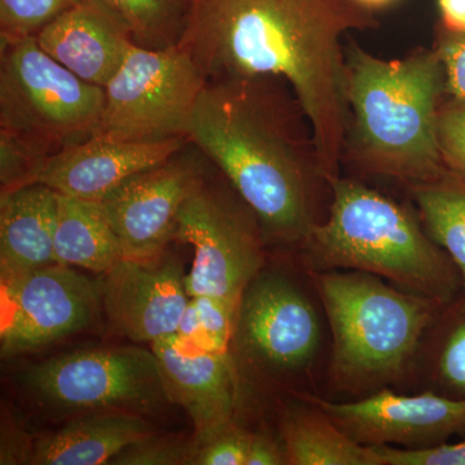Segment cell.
Segmentation results:
<instances>
[{
  "mask_svg": "<svg viewBox=\"0 0 465 465\" xmlns=\"http://www.w3.org/2000/svg\"><path fill=\"white\" fill-rule=\"evenodd\" d=\"M376 26L374 12L354 0H192L179 45L208 81H286L329 183L339 176L348 130L341 41Z\"/></svg>",
  "mask_w": 465,
  "mask_h": 465,
  "instance_id": "cell-1",
  "label": "cell"
},
{
  "mask_svg": "<svg viewBox=\"0 0 465 465\" xmlns=\"http://www.w3.org/2000/svg\"><path fill=\"white\" fill-rule=\"evenodd\" d=\"M274 79L208 81L188 143L224 173L264 237L292 243L304 241L317 223L313 189L322 176L313 143L300 136Z\"/></svg>",
  "mask_w": 465,
  "mask_h": 465,
  "instance_id": "cell-2",
  "label": "cell"
},
{
  "mask_svg": "<svg viewBox=\"0 0 465 465\" xmlns=\"http://www.w3.org/2000/svg\"><path fill=\"white\" fill-rule=\"evenodd\" d=\"M445 85L434 48L384 60L351 42L345 47V150L351 159L366 173L409 185L442 176L448 171L439 137Z\"/></svg>",
  "mask_w": 465,
  "mask_h": 465,
  "instance_id": "cell-3",
  "label": "cell"
},
{
  "mask_svg": "<svg viewBox=\"0 0 465 465\" xmlns=\"http://www.w3.org/2000/svg\"><path fill=\"white\" fill-rule=\"evenodd\" d=\"M329 183V216L302 242L313 272H365L445 304L457 298L463 290L457 265L419 215L356 180Z\"/></svg>",
  "mask_w": 465,
  "mask_h": 465,
  "instance_id": "cell-4",
  "label": "cell"
},
{
  "mask_svg": "<svg viewBox=\"0 0 465 465\" xmlns=\"http://www.w3.org/2000/svg\"><path fill=\"white\" fill-rule=\"evenodd\" d=\"M312 275L331 330L335 390L371 394L405 378L445 302L365 272Z\"/></svg>",
  "mask_w": 465,
  "mask_h": 465,
  "instance_id": "cell-5",
  "label": "cell"
},
{
  "mask_svg": "<svg viewBox=\"0 0 465 465\" xmlns=\"http://www.w3.org/2000/svg\"><path fill=\"white\" fill-rule=\"evenodd\" d=\"M0 42V131L42 158L92 139L105 88L61 65L35 36Z\"/></svg>",
  "mask_w": 465,
  "mask_h": 465,
  "instance_id": "cell-6",
  "label": "cell"
},
{
  "mask_svg": "<svg viewBox=\"0 0 465 465\" xmlns=\"http://www.w3.org/2000/svg\"><path fill=\"white\" fill-rule=\"evenodd\" d=\"M207 76L183 48L134 45L105 85V105L94 137L106 142L188 140Z\"/></svg>",
  "mask_w": 465,
  "mask_h": 465,
  "instance_id": "cell-7",
  "label": "cell"
},
{
  "mask_svg": "<svg viewBox=\"0 0 465 465\" xmlns=\"http://www.w3.org/2000/svg\"><path fill=\"white\" fill-rule=\"evenodd\" d=\"M45 405L65 412H149L167 400L154 351L143 348L75 351L43 361L24 375Z\"/></svg>",
  "mask_w": 465,
  "mask_h": 465,
  "instance_id": "cell-8",
  "label": "cell"
},
{
  "mask_svg": "<svg viewBox=\"0 0 465 465\" xmlns=\"http://www.w3.org/2000/svg\"><path fill=\"white\" fill-rule=\"evenodd\" d=\"M258 219L203 180L177 213L173 241L191 244L194 262L186 274V292L240 304L244 290L264 265Z\"/></svg>",
  "mask_w": 465,
  "mask_h": 465,
  "instance_id": "cell-9",
  "label": "cell"
},
{
  "mask_svg": "<svg viewBox=\"0 0 465 465\" xmlns=\"http://www.w3.org/2000/svg\"><path fill=\"white\" fill-rule=\"evenodd\" d=\"M322 324L311 299L290 278L260 272L242 295L232 348L272 379H293L317 360Z\"/></svg>",
  "mask_w": 465,
  "mask_h": 465,
  "instance_id": "cell-10",
  "label": "cell"
},
{
  "mask_svg": "<svg viewBox=\"0 0 465 465\" xmlns=\"http://www.w3.org/2000/svg\"><path fill=\"white\" fill-rule=\"evenodd\" d=\"M0 289L3 358L84 332L103 309V284L58 262L0 280Z\"/></svg>",
  "mask_w": 465,
  "mask_h": 465,
  "instance_id": "cell-11",
  "label": "cell"
},
{
  "mask_svg": "<svg viewBox=\"0 0 465 465\" xmlns=\"http://www.w3.org/2000/svg\"><path fill=\"white\" fill-rule=\"evenodd\" d=\"M299 397L321 407L351 440L363 446L430 449L465 433V401L430 390L397 394L382 388L349 402L307 393Z\"/></svg>",
  "mask_w": 465,
  "mask_h": 465,
  "instance_id": "cell-12",
  "label": "cell"
},
{
  "mask_svg": "<svg viewBox=\"0 0 465 465\" xmlns=\"http://www.w3.org/2000/svg\"><path fill=\"white\" fill-rule=\"evenodd\" d=\"M183 150L134 174L99 202L124 259L158 258L173 241L180 207L204 180L201 159Z\"/></svg>",
  "mask_w": 465,
  "mask_h": 465,
  "instance_id": "cell-13",
  "label": "cell"
},
{
  "mask_svg": "<svg viewBox=\"0 0 465 465\" xmlns=\"http://www.w3.org/2000/svg\"><path fill=\"white\" fill-rule=\"evenodd\" d=\"M179 260L124 259L105 274L103 311L110 329L134 342L174 335L191 296Z\"/></svg>",
  "mask_w": 465,
  "mask_h": 465,
  "instance_id": "cell-14",
  "label": "cell"
},
{
  "mask_svg": "<svg viewBox=\"0 0 465 465\" xmlns=\"http://www.w3.org/2000/svg\"><path fill=\"white\" fill-rule=\"evenodd\" d=\"M152 351L157 357L167 400L191 416L194 448L234 423L240 388L232 354L203 351L177 333L153 342Z\"/></svg>",
  "mask_w": 465,
  "mask_h": 465,
  "instance_id": "cell-15",
  "label": "cell"
},
{
  "mask_svg": "<svg viewBox=\"0 0 465 465\" xmlns=\"http://www.w3.org/2000/svg\"><path fill=\"white\" fill-rule=\"evenodd\" d=\"M186 143L183 139L124 143L92 137L45 159L30 183H43L67 197L100 202L134 174L182 152Z\"/></svg>",
  "mask_w": 465,
  "mask_h": 465,
  "instance_id": "cell-16",
  "label": "cell"
},
{
  "mask_svg": "<svg viewBox=\"0 0 465 465\" xmlns=\"http://www.w3.org/2000/svg\"><path fill=\"white\" fill-rule=\"evenodd\" d=\"M45 54L88 84L105 87L133 48L130 36L88 5H73L35 35Z\"/></svg>",
  "mask_w": 465,
  "mask_h": 465,
  "instance_id": "cell-17",
  "label": "cell"
},
{
  "mask_svg": "<svg viewBox=\"0 0 465 465\" xmlns=\"http://www.w3.org/2000/svg\"><path fill=\"white\" fill-rule=\"evenodd\" d=\"M58 194L29 183L0 195V280L56 264Z\"/></svg>",
  "mask_w": 465,
  "mask_h": 465,
  "instance_id": "cell-18",
  "label": "cell"
},
{
  "mask_svg": "<svg viewBox=\"0 0 465 465\" xmlns=\"http://www.w3.org/2000/svg\"><path fill=\"white\" fill-rule=\"evenodd\" d=\"M150 434H154L152 427L136 412H87L36 440L30 464H109L122 450Z\"/></svg>",
  "mask_w": 465,
  "mask_h": 465,
  "instance_id": "cell-19",
  "label": "cell"
},
{
  "mask_svg": "<svg viewBox=\"0 0 465 465\" xmlns=\"http://www.w3.org/2000/svg\"><path fill=\"white\" fill-rule=\"evenodd\" d=\"M302 401L281 428L287 465H384L378 449L351 440L321 407Z\"/></svg>",
  "mask_w": 465,
  "mask_h": 465,
  "instance_id": "cell-20",
  "label": "cell"
},
{
  "mask_svg": "<svg viewBox=\"0 0 465 465\" xmlns=\"http://www.w3.org/2000/svg\"><path fill=\"white\" fill-rule=\"evenodd\" d=\"M54 256L58 264L100 274L108 273L124 259L118 237L99 202L58 194Z\"/></svg>",
  "mask_w": 465,
  "mask_h": 465,
  "instance_id": "cell-21",
  "label": "cell"
},
{
  "mask_svg": "<svg viewBox=\"0 0 465 465\" xmlns=\"http://www.w3.org/2000/svg\"><path fill=\"white\" fill-rule=\"evenodd\" d=\"M425 231L457 265L465 292V179L451 171L432 182L410 183Z\"/></svg>",
  "mask_w": 465,
  "mask_h": 465,
  "instance_id": "cell-22",
  "label": "cell"
},
{
  "mask_svg": "<svg viewBox=\"0 0 465 465\" xmlns=\"http://www.w3.org/2000/svg\"><path fill=\"white\" fill-rule=\"evenodd\" d=\"M108 17L134 45L166 48L177 45L192 0H78Z\"/></svg>",
  "mask_w": 465,
  "mask_h": 465,
  "instance_id": "cell-23",
  "label": "cell"
},
{
  "mask_svg": "<svg viewBox=\"0 0 465 465\" xmlns=\"http://www.w3.org/2000/svg\"><path fill=\"white\" fill-rule=\"evenodd\" d=\"M424 366L430 391L465 401V292L445 305L425 335Z\"/></svg>",
  "mask_w": 465,
  "mask_h": 465,
  "instance_id": "cell-24",
  "label": "cell"
},
{
  "mask_svg": "<svg viewBox=\"0 0 465 465\" xmlns=\"http://www.w3.org/2000/svg\"><path fill=\"white\" fill-rule=\"evenodd\" d=\"M240 304L213 296L191 298L177 335L195 347L216 354H231Z\"/></svg>",
  "mask_w": 465,
  "mask_h": 465,
  "instance_id": "cell-25",
  "label": "cell"
},
{
  "mask_svg": "<svg viewBox=\"0 0 465 465\" xmlns=\"http://www.w3.org/2000/svg\"><path fill=\"white\" fill-rule=\"evenodd\" d=\"M78 0H0V39L35 36Z\"/></svg>",
  "mask_w": 465,
  "mask_h": 465,
  "instance_id": "cell-26",
  "label": "cell"
},
{
  "mask_svg": "<svg viewBox=\"0 0 465 465\" xmlns=\"http://www.w3.org/2000/svg\"><path fill=\"white\" fill-rule=\"evenodd\" d=\"M439 137L446 167L465 179V99L445 97L440 110Z\"/></svg>",
  "mask_w": 465,
  "mask_h": 465,
  "instance_id": "cell-27",
  "label": "cell"
},
{
  "mask_svg": "<svg viewBox=\"0 0 465 465\" xmlns=\"http://www.w3.org/2000/svg\"><path fill=\"white\" fill-rule=\"evenodd\" d=\"M192 450L180 440L155 437L134 442L110 460L112 465H180L189 464Z\"/></svg>",
  "mask_w": 465,
  "mask_h": 465,
  "instance_id": "cell-28",
  "label": "cell"
},
{
  "mask_svg": "<svg viewBox=\"0 0 465 465\" xmlns=\"http://www.w3.org/2000/svg\"><path fill=\"white\" fill-rule=\"evenodd\" d=\"M252 433L232 423L203 445L192 449L189 464L246 465Z\"/></svg>",
  "mask_w": 465,
  "mask_h": 465,
  "instance_id": "cell-29",
  "label": "cell"
},
{
  "mask_svg": "<svg viewBox=\"0 0 465 465\" xmlns=\"http://www.w3.org/2000/svg\"><path fill=\"white\" fill-rule=\"evenodd\" d=\"M47 158L39 157L14 136L0 131V183L2 192L29 185L34 173Z\"/></svg>",
  "mask_w": 465,
  "mask_h": 465,
  "instance_id": "cell-30",
  "label": "cell"
},
{
  "mask_svg": "<svg viewBox=\"0 0 465 465\" xmlns=\"http://www.w3.org/2000/svg\"><path fill=\"white\" fill-rule=\"evenodd\" d=\"M433 48L445 67L446 97L465 99V33L437 25Z\"/></svg>",
  "mask_w": 465,
  "mask_h": 465,
  "instance_id": "cell-31",
  "label": "cell"
},
{
  "mask_svg": "<svg viewBox=\"0 0 465 465\" xmlns=\"http://www.w3.org/2000/svg\"><path fill=\"white\" fill-rule=\"evenodd\" d=\"M384 465H465V440L434 448L406 450L378 446Z\"/></svg>",
  "mask_w": 465,
  "mask_h": 465,
  "instance_id": "cell-32",
  "label": "cell"
},
{
  "mask_svg": "<svg viewBox=\"0 0 465 465\" xmlns=\"http://www.w3.org/2000/svg\"><path fill=\"white\" fill-rule=\"evenodd\" d=\"M287 464L283 445L269 439L265 434H252L246 465Z\"/></svg>",
  "mask_w": 465,
  "mask_h": 465,
  "instance_id": "cell-33",
  "label": "cell"
},
{
  "mask_svg": "<svg viewBox=\"0 0 465 465\" xmlns=\"http://www.w3.org/2000/svg\"><path fill=\"white\" fill-rule=\"evenodd\" d=\"M440 23L442 29L465 33V0H439Z\"/></svg>",
  "mask_w": 465,
  "mask_h": 465,
  "instance_id": "cell-34",
  "label": "cell"
},
{
  "mask_svg": "<svg viewBox=\"0 0 465 465\" xmlns=\"http://www.w3.org/2000/svg\"><path fill=\"white\" fill-rule=\"evenodd\" d=\"M354 2L367 11L376 12L379 9L390 7L396 0H354Z\"/></svg>",
  "mask_w": 465,
  "mask_h": 465,
  "instance_id": "cell-35",
  "label": "cell"
}]
</instances>
